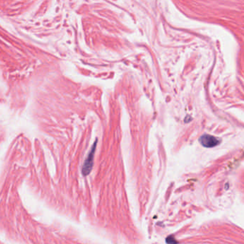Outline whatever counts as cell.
Masks as SVG:
<instances>
[{
    "label": "cell",
    "mask_w": 244,
    "mask_h": 244,
    "mask_svg": "<svg viewBox=\"0 0 244 244\" xmlns=\"http://www.w3.org/2000/svg\"><path fill=\"white\" fill-rule=\"evenodd\" d=\"M199 142L205 148H214V147L219 145L221 140L216 137L204 134L200 137Z\"/></svg>",
    "instance_id": "7a4b0ae2"
},
{
    "label": "cell",
    "mask_w": 244,
    "mask_h": 244,
    "mask_svg": "<svg viewBox=\"0 0 244 244\" xmlns=\"http://www.w3.org/2000/svg\"><path fill=\"white\" fill-rule=\"evenodd\" d=\"M166 243H178V241H177L176 240V238H175L173 236H170L167 237Z\"/></svg>",
    "instance_id": "3957f363"
},
{
    "label": "cell",
    "mask_w": 244,
    "mask_h": 244,
    "mask_svg": "<svg viewBox=\"0 0 244 244\" xmlns=\"http://www.w3.org/2000/svg\"><path fill=\"white\" fill-rule=\"evenodd\" d=\"M97 143H98V142H97V140H96L95 142H94L93 144V145L92 146L91 150L90 151L88 155H87V158L85 160L83 165H82V173L84 176H88L92 169V166H93V161H94V153H95Z\"/></svg>",
    "instance_id": "6da1fadb"
}]
</instances>
